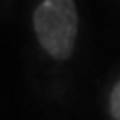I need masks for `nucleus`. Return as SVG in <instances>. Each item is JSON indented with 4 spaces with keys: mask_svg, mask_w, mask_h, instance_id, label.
Segmentation results:
<instances>
[{
    "mask_svg": "<svg viewBox=\"0 0 120 120\" xmlns=\"http://www.w3.org/2000/svg\"><path fill=\"white\" fill-rule=\"evenodd\" d=\"M34 30L42 48L56 60H66L74 50L78 14L74 0H42L34 12Z\"/></svg>",
    "mask_w": 120,
    "mask_h": 120,
    "instance_id": "obj_1",
    "label": "nucleus"
},
{
    "mask_svg": "<svg viewBox=\"0 0 120 120\" xmlns=\"http://www.w3.org/2000/svg\"><path fill=\"white\" fill-rule=\"evenodd\" d=\"M110 112L114 116V120H120V82L114 86L110 94Z\"/></svg>",
    "mask_w": 120,
    "mask_h": 120,
    "instance_id": "obj_2",
    "label": "nucleus"
}]
</instances>
